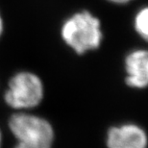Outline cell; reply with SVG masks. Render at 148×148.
Here are the masks:
<instances>
[{
	"mask_svg": "<svg viewBox=\"0 0 148 148\" xmlns=\"http://www.w3.org/2000/svg\"><path fill=\"white\" fill-rule=\"evenodd\" d=\"M147 20H148V10L147 8H143L136 16L135 28L138 33V35L141 38H143L145 40H147V36H148Z\"/></svg>",
	"mask_w": 148,
	"mask_h": 148,
	"instance_id": "cell-6",
	"label": "cell"
},
{
	"mask_svg": "<svg viewBox=\"0 0 148 148\" xmlns=\"http://www.w3.org/2000/svg\"><path fill=\"white\" fill-rule=\"evenodd\" d=\"M0 143H1V134H0Z\"/></svg>",
	"mask_w": 148,
	"mask_h": 148,
	"instance_id": "cell-9",
	"label": "cell"
},
{
	"mask_svg": "<svg viewBox=\"0 0 148 148\" xmlns=\"http://www.w3.org/2000/svg\"><path fill=\"white\" fill-rule=\"evenodd\" d=\"M3 32V20H2V17L0 16V36H1Z\"/></svg>",
	"mask_w": 148,
	"mask_h": 148,
	"instance_id": "cell-8",
	"label": "cell"
},
{
	"mask_svg": "<svg viewBox=\"0 0 148 148\" xmlns=\"http://www.w3.org/2000/svg\"><path fill=\"white\" fill-rule=\"evenodd\" d=\"M9 127L18 143L14 148H51L54 131L44 118L28 114H14L10 117Z\"/></svg>",
	"mask_w": 148,
	"mask_h": 148,
	"instance_id": "cell-2",
	"label": "cell"
},
{
	"mask_svg": "<svg viewBox=\"0 0 148 148\" xmlns=\"http://www.w3.org/2000/svg\"><path fill=\"white\" fill-rule=\"evenodd\" d=\"M108 148H146L145 132L135 124L112 127L107 134Z\"/></svg>",
	"mask_w": 148,
	"mask_h": 148,
	"instance_id": "cell-4",
	"label": "cell"
},
{
	"mask_svg": "<svg viewBox=\"0 0 148 148\" xmlns=\"http://www.w3.org/2000/svg\"><path fill=\"white\" fill-rule=\"evenodd\" d=\"M43 97L41 80L31 72H19L9 82L5 92L6 103L14 109H31L38 106Z\"/></svg>",
	"mask_w": 148,
	"mask_h": 148,
	"instance_id": "cell-3",
	"label": "cell"
},
{
	"mask_svg": "<svg viewBox=\"0 0 148 148\" xmlns=\"http://www.w3.org/2000/svg\"><path fill=\"white\" fill-rule=\"evenodd\" d=\"M108 1H111L112 3H116V4H124V3H127L131 0H108Z\"/></svg>",
	"mask_w": 148,
	"mask_h": 148,
	"instance_id": "cell-7",
	"label": "cell"
},
{
	"mask_svg": "<svg viewBox=\"0 0 148 148\" xmlns=\"http://www.w3.org/2000/svg\"><path fill=\"white\" fill-rule=\"evenodd\" d=\"M61 34L64 42L79 55L97 49L103 38L100 20L88 11L77 13L66 19Z\"/></svg>",
	"mask_w": 148,
	"mask_h": 148,
	"instance_id": "cell-1",
	"label": "cell"
},
{
	"mask_svg": "<svg viewBox=\"0 0 148 148\" xmlns=\"http://www.w3.org/2000/svg\"><path fill=\"white\" fill-rule=\"evenodd\" d=\"M126 84L132 88H144L148 83V54L146 50H136L125 59Z\"/></svg>",
	"mask_w": 148,
	"mask_h": 148,
	"instance_id": "cell-5",
	"label": "cell"
}]
</instances>
